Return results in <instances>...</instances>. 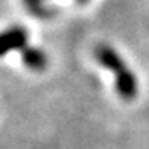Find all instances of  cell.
<instances>
[{
	"instance_id": "obj_5",
	"label": "cell",
	"mask_w": 149,
	"mask_h": 149,
	"mask_svg": "<svg viewBox=\"0 0 149 149\" xmlns=\"http://www.w3.org/2000/svg\"><path fill=\"white\" fill-rule=\"evenodd\" d=\"M76 2H78V3H81V5H84V3H88L90 0H76Z\"/></svg>"
},
{
	"instance_id": "obj_4",
	"label": "cell",
	"mask_w": 149,
	"mask_h": 149,
	"mask_svg": "<svg viewBox=\"0 0 149 149\" xmlns=\"http://www.w3.org/2000/svg\"><path fill=\"white\" fill-rule=\"evenodd\" d=\"M23 5L29 14L37 18H52L56 12L49 0H23Z\"/></svg>"
},
{
	"instance_id": "obj_3",
	"label": "cell",
	"mask_w": 149,
	"mask_h": 149,
	"mask_svg": "<svg viewBox=\"0 0 149 149\" xmlns=\"http://www.w3.org/2000/svg\"><path fill=\"white\" fill-rule=\"evenodd\" d=\"M20 58H22V63L24 64L26 69L32 72H44L49 64V58L46 53L40 47L33 46H28L26 49H23L20 52Z\"/></svg>"
},
{
	"instance_id": "obj_2",
	"label": "cell",
	"mask_w": 149,
	"mask_h": 149,
	"mask_svg": "<svg viewBox=\"0 0 149 149\" xmlns=\"http://www.w3.org/2000/svg\"><path fill=\"white\" fill-rule=\"evenodd\" d=\"M29 33L23 26H11L3 31L0 38V55L5 56L9 52H22L29 44Z\"/></svg>"
},
{
	"instance_id": "obj_1",
	"label": "cell",
	"mask_w": 149,
	"mask_h": 149,
	"mask_svg": "<svg viewBox=\"0 0 149 149\" xmlns=\"http://www.w3.org/2000/svg\"><path fill=\"white\" fill-rule=\"evenodd\" d=\"M94 58L105 70L114 74V87L120 99L134 100L139 94V79L113 46L100 43L94 47Z\"/></svg>"
}]
</instances>
